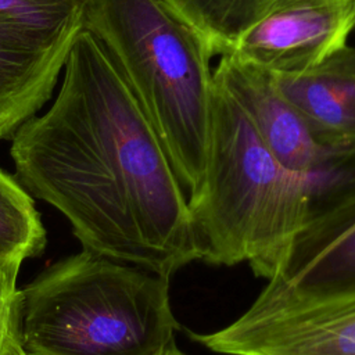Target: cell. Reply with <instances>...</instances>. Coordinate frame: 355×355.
Wrapping results in <instances>:
<instances>
[{"mask_svg":"<svg viewBox=\"0 0 355 355\" xmlns=\"http://www.w3.org/2000/svg\"><path fill=\"white\" fill-rule=\"evenodd\" d=\"M61 75L53 104L11 137L14 176L69 220L85 250L171 279L200 245L158 133L86 28Z\"/></svg>","mask_w":355,"mask_h":355,"instance_id":"1","label":"cell"},{"mask_svg":"<svg viewBox=\"0 0 355 355\" xmlns=\"http://www.w3.org/2000/svg\"><path fill=\"white\" fill-rule=\"evenodd\" d=\"M14 318L28 355H164L179 329L168 277L85 248L17 291Z\"/></svg>","mask_w":355,"mask_h":355,"instance_id":"2","label":"cell"},{"mask_svg":"<svg viewBox=\"0 0 355 355\" xmlns=\"http://www.w3.org/2000/svg\"><path fill=\"white\" fill-rule=\"evenodd\" d=\"M189 205L200 261L248 262L268 280L280 272L309 215L305 182L276 161L216 83L204 179Z\"/></svg>","mask_w":355,"mask_h":355,"instance_id":"3","label":"cell"},{"mask_svg":"<svg viewBox=\"0 0 355 355\" xmlns=\"http://www.w3.org/2000/svg\"><path fill=\"white\" fill-rule=\"evenodd\" d=\"M83 14L191 200L204 179L215 94L205 43L161 0H83Z\"/></svg>","mask_w":355,"mask_h":355,"instance_id":"4","label":"cell"},{"mask_svg":"<svg viewBox=\"0 0 355 355\" xmlns=\"http://www.w3.org/2000/svg\"><path fill=\"white\" fill-rule=\"evenodd\" d=\"M83 28V0H0V140L50 100Z\"/></svg>","mask_w":355,"mask_h":355,"instance_id":"5","label":"cell"},{"mask_svg":"<svg viewBox=\"0 0 355 355\" xmlns=\"http://www.w3.org/2000/svg\"><path fill=\"white\" fill-rule=\"evenodd\" d=\"M191 338L225 355H355V290L302 294L266 284L233 323Z\"/></svg>","mask_w":355,"mask_h":355,"instance_id":"6","label":"cell"},{"mask_svg":"<svg viewBox=\"0 0 355 355\" xmlns=\"http://www.w3.org/2000/svg\"><path fill=\"white\" fill-rule=\"evenodd\" d=\"M355 0H275L227 55L275 75L308 71L345 47Z\"/></svg>","mask_w":355,"mask_h":355,"instance_id":"7","label":"cell"},{"mask_svg":"<svg viewBox=\"0 0 355 355\" xmlns=\"http://www.w3.org/2000/svg\"><path fill=\"white\" fill-rule=\"evenodd\" d=\"M214 80L240 107L276 161L305 182L309 198L345 150L326 147L315 137L269 72L225 54L214 69Z\"/></svg>","mask_w":355,"mask_h":355,"instance_id":"8","label":"cell"},{"mask_svg":"<svg viewBox=\"0 0 355 355\" xmlns=\"http://www.w3.org/2000/svg\"><path fill=\"white\" fill-rule=\"evenodd\" d=\"M268 284L302 294L355 290V191L308 219Z\"/></svg>","mask_w":355,"mask_h":355,"instance_id":"9","label":"cell"},{"mask_svg":"<svg viewBox=\"0 0 355 355\" xmlns=\"http://www.w3.org/2000/svg\"><path fill=\"white\" fill-rule=\"evenodd\" d=\"M270 75L323 146L355 151V46L308 71Z\"/></svg>","mask_w":355,"mask_h":355,"instance_id":"10","label":"cell"},{"mask_svg":"<svg viewBox=\"0 0 355 355\" xmlns=\"http://www.w3.org/2000/svg\"><path fill=\"white\" fill-rule=\"evenodd\" d=\"M205 43L212 57L232 51L275 0H161Z\"/></svg>","mask_w":355,"mask_h":355,"instance_id":"11","label":"cell"},{"mask_svg":"<svg viewBox=\"0 0 355 355\" xmlns=\"http://www.w3.org/2000/svg\"><path fill=\"white\" fill-rule=\"evenodd\" d=\"M46 247V229L33 197L0 168V266H21Z\"/></svg>","mask_w":355,"mask_h":355,"instance_id":"12","label":"cell"},{"mask_svg":"<svg viewBox=\"0 0 355 355\" xmlns=\"http://www.w3.org/2000/svg\"><path fill=\"white\" fill-rule=\"evenodd\" d=\"M19 266H0V355L14 323L15 282Z\"/></svg>","mask_w":355,"mask_h":355,"instance_id":"13","label":"cell"},{"mask_svg":"<svg viewBox=\"0 0 355 355\" xmlns=\"http://www.w3.org/2000/svg\"><path fill=\"white\" fill-rule=\"evenodd\" d=\"M1 355H28L19 345L17 337H15V318H14V323H12V329L7 337L4 349Z\"/></svg>","mask_w":355,"mask_h":355,"instance_id":"14","label":"cell"},{"mask_svg":"<svg viewBox=\"0 0 355 355\" xmlns=\"http://www.w3.org/2000/svg\"><path fill=\"white\" fill-rule=\"evenodd\" d=\"M164 355H184V354H182L180 351H178V349H176V347H173L172 349H169V351H168V352H165Z\"/></svg>","mask_w":355,"mask_h":355,"instance_id":"15","label":"cell"}]
</instances>
